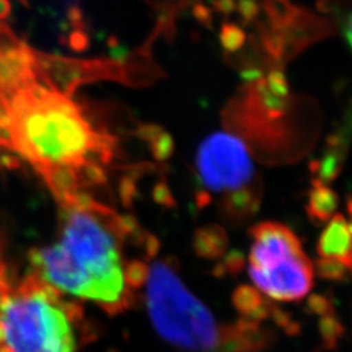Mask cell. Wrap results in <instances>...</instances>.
<instances>
[{"mask_svg":"<svg viewBox=\"0 0 352 352\" xmlns=\"http://www.w3.org/2000/svg\"><path fill=\"white\" fill-rule=\"evenodd\" d=\"M248 273L260 292L276 302H298L314 287L315 266L295 232L279 222L252 227Z\"/></svg>","mask_w":352,"mask_h":352,"instance_id":"obj_6","label":"cell"},{"mask_svg":"<svg viewBox=\"0 0 352 352\" xmlns=\"http://www.w3.org/2000/svg\"><path fill=\"white\" fill-rule=\"evenodd\" d=\"M54 240L30 253V269L51 286L107 315L133 307L145 285L158 241L128 215L93 195L58 205Z\"/></svg>","mask_w":352,"mask_h":352,"instance_id":"obj_2","label":"cell"},{"mask_svg":"<svg viewBox=\"0 0 352 352\" xmlns=\"http://www.w3.org/2000/svg\"><path fill=\"white\" fill-rule=\"evenodd\" d=\"M317 267L321 277L331 279V280H342L350 272V269L346 267L344 265L333 263V261H324V260L318 261Z\"/></svg>","mask_w":352,"mask_h":352,"instance_id":"obj_9","label":"cell"},{"mask_svg":"<svg viewBox=\"0 0 352 352\" xmlns=\"http://www.w3.org/2000/svg\"><path fill=\"white\" fill-rule=\"evenodd\" d=\"M90 340L78 300L0 258V352H78Z\"/></svg>","mask_w":352,"mask_h":352,"instance_id":"obj_4","label":"cell"},{"mask_svg":"<svg viewBox=\"0 0 352 352\" xmlns=\"http://www.w3.org/2000/svg\"><path fill=\"white\" fill-rule=\"evenodd\" d=\"M317 253L320 260L351 269V223L349 218L336 213L327 221L317 244Z\"/></svg>","mask_w":352,"mask_h":352,"instance_id":"obj_7","label":"cell"},{"mask_svg":"<svg viewBox=\"0 0 352 352\" xmlns=\"http://www.w3.org/2000/svg\"><path fill=\"white\" fill-rule=\"evenodd\" d=\"M338 208V196L325 183L314 180V188L309 195L308 212L314 221L327 222Z\"/></svg>","mask_w":352,"mask_h":352,"instance_id":"obj_8","label":"cell"},{"mask_svg":"<svg viewBox=\"0 0 352 352\" xmlns=\"http://www.w3.org/2000/svg\"><path fill=\"white\" fill-rule=\"evenodd\" d=\"M196 175L199 205L213 204L227 222L243 223L258 212L263 180L239 136L219 132L205 140L197 151Z\"/></svg>","mask_w":352,"mask_h":352,"instance_id":"obj_5","label":"cell"},{"mask_svg":"<svg viewBox=\"0 0 352 352\" xmlns=\"http://www.w3.org/2000/svg\"><path fill=\"white\" fill-rule=\"evenodd\" d=\"M142 289L153 327L174 352H269L274 343L263 320L219 321L184 285L175 261L154 258Z\"/></svg>","mask_w":352,"mask_h":352,"instance_id":"obj_3","label":"cell"},{"mask_svg":"<svg viewBox=\"0 0 352 352\" xmlns=\"http://www.w3.org/2000/svg\"><path fill=\"white\" fill-rule=\"evenodd\" d=\"M0 151L29 167L56 204L93 195L109 182L119 140L39 62L0 87Z\"/></svg>","mask_w":352,"mask_h":352,"instance_id":"obj_1","label":"cell"}]
</instances>
